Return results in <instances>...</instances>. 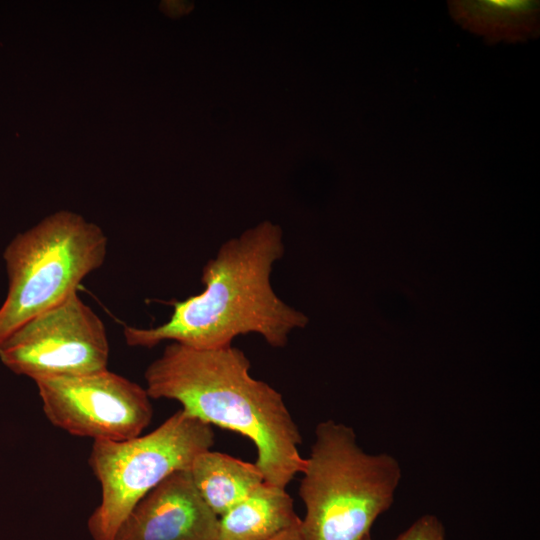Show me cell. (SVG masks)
Segmentation results:
<instances>
[{
  "label": "cell",
  "mask_w": 540,
  "mask_h": 540,
  "mask_svg": "<svg viewBox=\"0 0 540 540\" xmlns=\"http://www.w3.org/2000/svg\"><path fill=\"white\" fill-rule=\"evenodd\" d=\"M283 255L282 231L270 222L227 240L202 269L203 291L172 301V314L163 324L125 325L126 344L153 348L170 341L213 349L255 333L272 347H284L292 331L307 325L308 317L286 304L272 287L273 266Z\"/></svg>",
  "instance_id": "obj_1"
},
{
  "label": "cell",
  "mask_w": 540,
  "mask_h": 540,
  "mask_svg": "<svg viewBox=\"0 0 540 540\" xmlns=\"http://www.w3.org/2000/svg\"><path fill=\"white\" fill-rule=\"evenodd\" d=\"M250 367L232 345L197 349L170 342L146 368L145 389L151 399L175 400L196 419L250 439L265 482L286 488L304 467L302 437L282 395L253 378Z\"/></svg>",
  "instance_id": "obj_2"
},
{
  "label": "cell",
  "mask_w": 540,
  "mask_h": 540,
  "mask_svg": "<svg viewBox=\"0 0 540 540\" xmlns=\"http://www.w3.org/2000/svg\"><path fill=\"white\" fill-rule=\"evenodd\" d=\"M301 474L303 540H362L392 506L402 478L394 456L365 452L353 428L333 420L316 426Z\"/></svg>",
  "instance_id": "obj_3"
},
{
  "label": "cell",
  "mask_w": 540,
  "mask_h": 540,
  "mask_svg": "<svg viewBox=\"0 0 540 540\" xmlns=\"http://www.w3.org/2000/svg\"><path fill=\"white\" fill-rule=\"evenodd\" d=\"M108 238L96 224L59 211L18 234L3 253L8 292L0 307V344L31 318L77 293L107 256Z\"/></svg>",
  "instance_id": "obj_4"
},
{
  "label": "cell",
  "mask_w": 540,
  "mask_h": 540,
  "mask_svg": "<svg viewBox=\"0 0 540 540\" xmlns=\"http://www.w3.org/2000/svg\"><path fill=\"white\" fill-rule=\"evenodd\" d=\"M214 440L210 425L180 409L146 435L94 441L88 463L101 501L88 518L91 539L114 540L137 503L172 473L189 470Z\"/></svg>",
  "instance_id": "obj_5"
},
{
  "label": "cell",
  "mask_w": 540,
  "mask_h": 540,
  "mask_svg": "<svg viewBox=\"0 0 540 540\" xmlns=\"http://www.w3.org/2000/svg\"><path fill=\"white\" fill-rule=\"evenodd\" d=\"M103 321L75 293L31 318L0 344V360L34 382L102 371L109 361Z\"/></svg>",
  "instance_id": "obj_6"
},
{
  "label": "cell",
  "mask_w": 540,
  "mask_h": 540,
  "mask_svg": "<svg viewBox=\"0 0 540 540\" xmlns=\"http://www.w3.org/2000/svg\"><path fill=\"white\" fill-rule=\"evenodd\" d=\"M35 384L48 420L74 436L129 440L141 435L153 416L146 389L108 369Z\"/></svg>",
  "instance_id": "obj_7"
},
{
  "label": "cell",
  "mask_w": 540,
  "mask_h": 540,
  "mask_svg": "<svg viewBox=\"0 0 540 540\" xmlns=\"http://www.w3.org/2000/svg\"><path fill=\"white\" fill-rule=\"evenodd\" d=\"M218 522L189 470H179L137 503L114 540H218Z\"/></svg>",
  "instance_id": "obj_8"
},
{
  "label": "cell",
  "mask_w": 540,
  "mask_h": 540,
  "mask_svg": "<svg viewBox=\"0 0 540 540\" xmlns=\"http://www.w3.org/2000/svg\"><path fill=\"white\" fill-rule=\"evenodd\" d=\"M300 519L286 488L264 481L219 516L218 540H269Z\"/></svg>",
  "instance_id": "obj_9"
},
{
  "label": "cell",
  "mask_w": 540,
  "mask_h": 540,
  "mask_svg": "<svg viewBox=\"0 0 540 540\" xmlns=\"http://www.w3.org/2000/svg\"><path fill=\"white\" fill-rule=\"evenodd\" d=\"M449 10L455 21L490 43L524 41L539 30L538 1H450Z\"/></svg>",
  "instance_id": "obj_10"
},
{
  "label": "cell",
  "mask_w": 540,
  "mask_h": 540,
  "mask_svg": "<svg viewBox=\"0 0 540 540\" xmlns=\"http://www.w3.org/2000/svg\"><path fill=\"white\" fill-rule=\"evenodd\" d=\"M189 472L200 496L218 517L265 481L255 463L210 449L195 457Z\"/></svg>",
  "instance_id": "obj_11"
},
{
  "label": "cell",
  "mask_w": 540,
  "mask_h": 540,
  "mask_svg": "<svg viewBox=\"0 0 540 540\" xmlns=\"http://www.w3.org/2000/svg\"><path fill=\"white\" fill-rule=\"evenodd\" d=\"M392 540H446V532L437 516L425 514Z\"/></svg>",
  "instance_id": "obj_12"
},
{
  "label": "cell",
  "mask_w": 540,
  "mask_h": 540,
  "mask_svg": "<svg viewBox=\"0 0 540 540\" xmlns=\"http://www.w3.org/2000/svg\"><path fill=\"white\" fill-rule=\"evenodd\" d=\"M300 521L269 540H303L300 533Z\"/></svg>",
  "instance_id": "obj_13"
},
{
  "label": "cell",
  "mask_w": 540,
  "mask_h": 540,
  "mask_svg": "<svg viewBox=\"0 0 540 540\" xmlns=\"http://www.w3.org/2000/svg\"><path fill=\"white\" fill-rule=\"evenodd\" d=\"M362 540H373V539L371 538V536L369 534V535L365 536Z\"/></svg>",
  "instance_id": "obj_14"
}]
</instances>
